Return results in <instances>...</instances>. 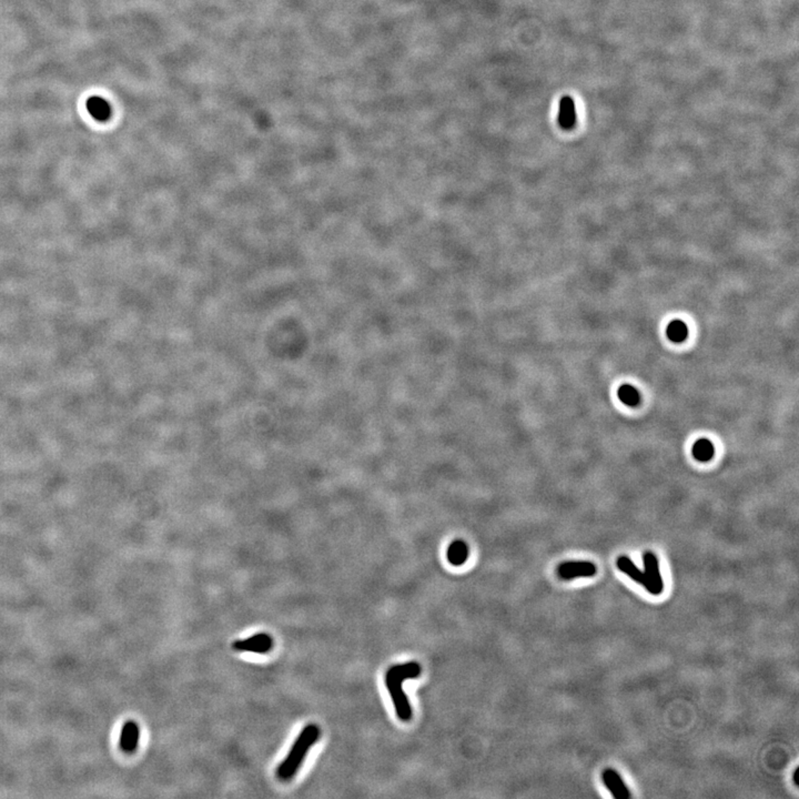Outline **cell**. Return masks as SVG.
Wrapping results in <instances>:
<instances>
[{
    "label": "cell",
    "instance_id": "obj_5",
    "mask_svg": "<svg viewBox=\"0 0 799 799\" xmlns=\"http://www.w3.org/2000/svg\"><path fill=\"white\" fill-rule=\"evenodd\" d=\"M596 573L598 568L592 562H564L557 568V575L564 581L578 577H592Z\"/></svg>",
    "mask_w": 799,
    "mask_h": 799
},
{
    "label": "cell",
    "instance_id": "obj_3",
    "mask_svg": "<svg viewBox=\"0 0 799 799\" xmlns=\"http://www.w3.org/2000/svg\"><path fill=\"white\" fill-rule=\"evenodd\" d=\"M274 646L272 636L267 633H259L250 636L247 639H237L232 643V649L238 652L256 653V654H267Z\"/></svg>",
    "mask_w": 799,
    "mask_h": 799
},
{
    "label": "cell",
    "instance_id": "obj_9",
    "mask_svg": "<svg viewBox=\"0 0 799 799\" xmlns=\"http://www.w3.org/2000/svg\"><path fill=\"white\" fill-rule=\"evenodd\" d=\"M87 110L93 119L101 123L109 121V118L111 117V106L108 101L101 97L93 96L88 99Z\"/></svg>",
    "mask_w": 799,
    "mask_h": 799
},
{
    "label": "cell",
    "instance_id": "obj_15",
    "mask_svg": "<svg viewBox=\"0 0 799 799\" xmlns=\"http://www.w3.org/2000/svg\"><path fill=\"white\" fill-rule=\"evenodd\" d=\"M798 777H799V768H796V770H795V773H794V783H795V785H796V786L799 785Z\"/></svg>",
    "mask_w": 799,
    "mask_h": 799
},
{
    "label": "cell",
    "instance_id": "obj_2",
    "mask_svg": "<svg viewBox=\"0 0 799 799\" xmlns=\"http://www.w3.org/2000/svg\"><path fill=\"white\" fill-rule=\"evenodd\" d=\"M321 737V729L317 724L310 723L303 727L297 735L295 742L290 748L287 757L281 761L277 769V775L281 780H289L295 777L303 761L308 755L309 750L317 744Z\"/></svg>",
    "mask_w": 799,
    "mask_h": 799
},
{
    "label": "cell",
    "instance_id": "obj_6",
    "mask_svg": "<svg viewBox=\"0 0 799 799\" xmlns=\"http://www.w3.org/2000/svg\"><path fill=\"white\" fill-rule=\"evenodd\" d=\"M603 778L604 785L607 787L608 791L613 795L614 798L616 799H628L630 798V794L628 787L623 782L622 777L619 776V773L614 769H605L602 775Z\"/></svg>",
    "mask_w": 799,
    "mask_h": 799
},
{
    "label": "cell",
    "instance_id": "obj_13",
    "mask_svg": "<svg viewBox=\"0 0 799 799\" xmlns=\"http://www.w3.org/2000/svg\"><path fill=\"white\" fill-rule=\"evenodd\" d=\"M714 445L707 439L696 441L693 447V456L697 461L707 462L714 456Z\"/></svg>",
    "mask_w": 799,
    "mask_h": 799
},
{
    "label": "cell",
    "instance_id": "obj_11",
    "mask_svg": "<svg viewBox=\"0 0 799 799\" xmlns=\"http://www.w3.org/2000/svg\"><path fill=\"white\" fill-rule=\"evenodd\" d=\"M617 568L622 571L623 573L630 576L632 580L642 584L645 589L649 587V582H647L646 576L644 572H641L639 568L634 564L628 557H621L617 559Z\"/></svg>",
    "mask_w": 799,
    "mask_h": 799
},
{
    "label": "cell",
    "instance_id": "obj_8",
    "mask_svg": "<svg viewBox=\"0 0 799 799\" xmlns=\"http://www.w3.org/2000/svg\"><path fill=\"white\" fill-rule=\"evenodd\" d=\"M140 729L136 722L129 720L123 726L121 733V748L126 753H134L139 743Z\"/></svg>",
    "mask_w": 799,
    "mask_h": 799
},
{
    "label": "cell",
    "instance_id": "obj_4",
    "mask_svg": "<svg viewBox=\"0 0 799 799\" xmlns=\"http://www.w3.org/2000/svg\"><path fill=\"white\" fill-rule=\"evenodd\" d=\"M644 568H645L644 574L646 576L647 582H649L647 591L651 594L660 595L664 589L663 580L660 576L658 557H655L654 554L651 553V552H647L644 555Z\"/></svg>",
    "mask_w": 799,
    "mask_h": 799
},
{
    "label": "cell",
    "instance_id": "obj_7",
    "mask_svg": "<svg viewBox=\"0 0 799 799\" xmlns=\"http://www.w3.org/2000/svg\"><path fill=\"white\" fill-rule=\"evenodd\" d=\"M557 123L564 130H571L576 123L575 104L572 97L563 96L559 104Z\"/></svg>",
    "mask_w": 799,
    "mask_h": 799
},
{
    "label": "cell",
    "instance_id": "obj_12",
    "mask_svg": "<svg viewBox=\"0 0 799 799\" xmlns=\"http://www.w3.org/2000/svg\"><path fill=\"white\" fill-rule=\"evenodd\" d=\"M666 334L667 338L672 342L675 343H681L685 341L688 336V327L685 322L682 320H674L669 323V327L666 329Z\"/></svg>",
    "mask_w": 799,
    "mask_h": 799
},
{
    "label": "cell",
    "instance_id": "obj_10",
    "mask_svg": "<svg viewBox=\"0 0 799 799\" xmlns=\"http://www.w3.org/2000/svg\"><path fill=\"white\" fill-rule=\"evenodd\" d=\"M449 562L454 566H461L467 562L469 557V546L462 540L453 541L448 548Z\"/></svg>",
    "mask_w": 799,
    "mask_h": 799
},
{
    "label": "cell",
    "instance_id": "obj_14",
    "mask_svg": "<svg viewBox=\"0 0 799 799\" xmlns=\"http://www.w3.org/2000/svg\"><path fill=\"white\" fill-rule=\"evenodd\" d=\"M617 396H619V400L628 407H636L641 402L639 391L636 390L635 387H632V385H622L617 391Z\"/></svg>",
    "mask_w": 799,
    "mask_h": 799
},
{
    "label": "cell",
    "instance_id": "obj_1",
    "mask_svg": "<svg viewBox=\"0 0 799 799\" xmlns=\"http://www.w3.org/2000/svg\"><path fill=\"white\" fill-rule=\"evenodd\" d=\"M421 674L422 667L417 662H408L391 666L385 674V685L392 699L396 715L402 722H410L413 716L412 707L408 696L404 693V681L419 678Z\"/></svg>",
    "mask_w": 799,
    "mask_h": 799
}]
</instances>
